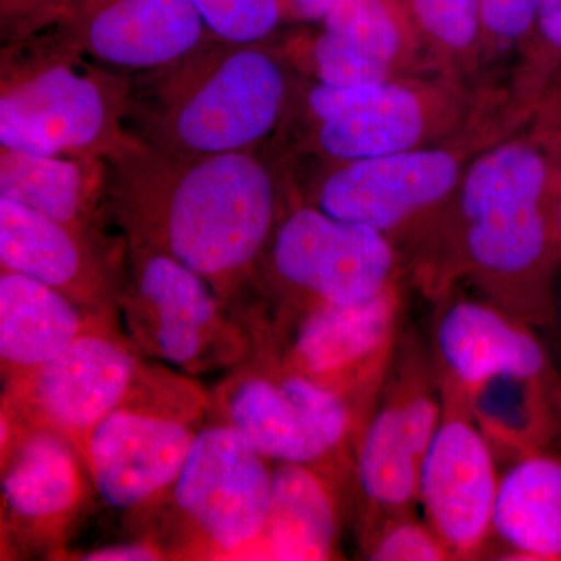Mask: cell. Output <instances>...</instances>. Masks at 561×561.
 I'll return each instance as SVG.
<instances>
[{
	"mask_svg": "<svg viewBox=\"0 0 561 561\" xmlns=\"http://www.w3.org/2000/svg\"><path fill=\"white\" fill-rule=\"evenodd\" d=\"M111 220L127 245L169 254L256 324L261 262L283 192L256 151L181 160L125 133L105 158Z\"/></svg>",
	"mask_w": 561,
	"mask_h": 561,
	"instance_id": "1",
	"label": "cell"
},
{
	"mask_svg": "<svg viewBox=\"0 0 561 561\" xmlns=\"http://www.w3.org/2000/svg\"><path fill=\"white\" fill-rule=\"evenodd\" d=\"M291 98L286 62L267 44L213 41L168 68L128 77L124 128L181 160L257 151Z\"/></svg>",
	"mask_w": 561,
	"mask_h": 561,
	"instance_id": "2",
	"label": "cell"
},
{
	"mask_svg": "<svg viewBox=\"0 0 561 561\" xmlns=\"http://www.w3.org/2000/svg\"><path fill=\"white\" fill-rule=\"evenodd\" d=\"M90 60L66 27L11 41L0 68V147L105 160L127 133L128 79Z\"/></svg>",
	"mask_w": 561,
	"mask_h": 561,
	"instance_id": "3",
	"label": "cell"
},
{
	"mask_svg": "<svg viewBox=\"0 0 561 561\" xmlns=\"http://www.w3.org/2000/svg\"><path fill=\"white\" fill-rule=\"evenodd\" d=\"M209 419L210 391L197 378L144 360L124 400L80 446L99 500L146 529Z\"/></svg>",
	"mask_w": 561,
	"mask_h": 561,
	"instance_id": "4",
	"label": "cell"
},
{
	"mask_svg": "<svg viewBox=\"0 0 561 561\" xmlns=\"http://www.w3.org/2000/svg\"><path fill=\"white\" fill-rule=\"evenodd\" d=\"M273 463L210 415L147 523L169 560H253L271 505Z\"/></svg>",
	"mask_w": 561,
	"mask_h": 561,
	"instance_id": "5",
	"label": "cell"
},
{
	"mask_svg": "<svg viewBox=\"0 0 561 561\" xmlns=\"http://www.w3.org/2000/svg\"><path fill=\"white\" fill-rule=\"evenodd\" d=\"M121 323L146 359L198 378L232 370L256 351V331L213 287L169 254L127 245Z\"/></svg>",
	"mask_w": 561,
	"mask_h": 561,
	"instance_id": "6",
	"label": "cell"
},
{
	"mask_svg": "<svg viewBox=\"0 0 561 561\" xmlns=\"http://www.w3.org/2000/svg\"><path fill=\"white\" fill-rule=\"evenodd\" d=\"M459 81L402 77L335 88L316 83L301 98L312 153L337 164L435 146L465 119Z\"/></svg>",
	"mask_w": 561,
	"mask_h": 561,
	"instance_id": "7",
	"label": "cell"
},
{
	"mask_svg": "<svg viewBox=\"0 0 561 561\" xmlns=\"http://www.w3.org/2000/svg\"><path fill=\"white\" fill-rule=\"evenodd\" d=\"M210 391V415L272 463L330 465L353 430L350 401L271 354L254 351Z\"/></svg>",
	"mask_w": 561,
	"mask_h": 561,
	"instance_id": "8",
	"label": "cell"
},
{
	"mask_svg": "<svg viewBox=\"0 0 561 561\" xmlns=\"http://www.w3.org/2000/svg\"><path fill=\"white\" fill-rule=\"evenodd\" d=\"M394 264L389 236L311 203L291 206L262 257V300L278 301V313L370 300L391 286Z\"/></svg>",
	"mask_w": 561,
	"mask_h": 561,
	"instance_id": "9",
	"label": "cell"
},
{
	"mask_svg": "<svg viewBox=\"0 0 561 561\" xmlns=\"http://www.w3.org/2000/svg\"><path fill=\"white\" fill-rule=\"evenodd\" d=\"M0 454L2 556H61L98 496L80 449L2 411Z\"/></svg>",
	"mask_w": 561,
	"mask_h": 561,
	"instance_id": "10",
	"label": "cell"
},
{
	"mask_svg": "<svg viewBox=\"0 0 561 561\" xmlns=\"http://www.w3.org/2000/svg\"><path fill=\"white\" fill-rule=\"evenodd\" d=\"M146 357L116 323L81 334L35 370L3 381L2 409L28 427L81 443L128 393Z\"/></svg>",
	"mask_w": 561,
	"mask_h": 561,
	"instance_id": "11",
	"label": "cell"
},
{
	"mask_svg": "<svg viewBox=\"0 0 561 561\" xmlns=\"http://www.w3.org/2000/svg\"><path fill=\"white\" fill-rule=\"evenodd\" d=\"M397 312V295L390 286L353 305L278 313L262 327L256 351L350 401L389 356Z\"/></svg>",
	"mask_w": 561,
	"mask_h": 561,
	"instance_id": "12",
	"label": "cell"
},
{
	"mask_svg": "<svg viewBox=\"0 0 561 561\" xmlns=\"http://www.w3.org/2000/svg\"><path fill=\"white\" fill-rule=\"evenodd\" d=\"M463 162V149L443 144L337 162L313 186L311 205L390 236L456 195Z\"/></svg>",
	"mask_w": 561,
	"mask_h": 561,
	"instance_id": "13",
	"label": "cell"
},
{
	"mask_svg": "<svg viewBox=\"0 0 561 561\" xmlns=\"http://www.w3.org/2000/svg\"><path fill=\"white\" fill-rule=\"evenodd\" d=\"M124 238H91L0 197V265L61 291L94 316L121 323ZM122 324V323H121Z\"/></svg>",
	"mask_w": 561,
	"mask_h": 561,
	"instance_id": "14",
	"label": "cell"
},
{
	"mask_svg": "<svg viewBox=\"0 0 561 561\" xmlns=\"http://www.w3.org/2000/svg\"><path fill=\"white\" fill-rule=\"evenodd\" d=\"M68 32L121 76L168 68L213 43L191 0H70Z\"/></svg>",
	"mask_w": 561,
	"mask_h": 561,
	"instance_id": "15",
	"label": "cell"
},
{
	"mask_svg": "<svg viewBox=\"0 0 561 561\" xmlns=\"http://www.w3.org/2000/svg\"><path fill=\"white\" fill-rule=\"evenodd\" d=\"M497 481L493 454L470 420H443L424 457L419 500L427 526L451 556H471L493 530Z\"/></svg>",
	"mask_w": 561,
	"mask_h": 561,
	"instance_id": "16",
	"label": "cell"
},
{
	"mask_svg": "<svg viewBox=\"0 0 561 561\" xmlns=\"http://www.w3.org/2000/svg\"><path fill=\"white\" fill-rule=\"evenodd\" d=\"M421 49L402 0H342L309 43L319 83L348 88L408 77Z\"/></svg>",
	"mask_w": 561,
	"mask_h": 561,
	"instance_id": "17",
	"label": "cell"
},
{
	"mask_svg": "<svg viewBox=\"0 0 561 561\" xmlns=\"http://www.w3.org/2000/svg\"><path fill=\"white\" fill-rule=\"evenodd\" d=\"M435 346L449 376L468 393L497 381L545 383V346L518 321L478 301H456L435 328Z\"/></svg>",
	"mask_w": 561,
	"mask_h": 561,
	"instance_id": "18",
	"label": "cell"
},
{
	"mask_svg": "<svg viewBox=\"0 0 561 561\" xmlns=\"http://www.w3.org/2000/svg\"><path fill=\"white\" fill-rule=\"evenodd\" d=\"M443 415L426 389L391 394L375 412L356 456L357 482L373 505L402 511L419 500L421 468Z\"/></svg>",
	"mask_w": 561,
	"mask_h": 561,
	"instance_id": "19",
	"label": "cell"
},
{
	"mask_svg": "<svg viewBox=\"0 0 561 561\" xmlns=\"http://www.w3.org/2000/svg\"><path fill=\"white\" fill-rule=\"evenodd\" d=\"M0 197L91 236L105 234L108 171L103 158L51 157L0 147Z\"/></svg>",
	"mask_w": 561,
	"mask_h": 561,
	"instance_id": "20",
	"label": "cell"
},
{
	"mask_svg": "<svg viewBox=\"0 0 561 561\" xmlns=\"http://www.w3.org/2000/svg\"><path fill=\"white\" fill-rule=\"evenodd\" d=\"M102 323L116 321L94 316L39 280L0 272L2 381L55 359L81 334Z\"/></svg>",
	"mask_w": 561,
	"mask_h": 561,
	"instance_id": "21",
	"label": "cell"
},
{
	"mask_svg": "<svg viewBox=\"0 0 561 561\" xmlns=\"http://www.w3.org/2000/svg\"><path fill=\"white\" fill-rule=\"evenodd\" d=\"M339 531L341 505L331 472L273 463L267 522L253 560H330Z\"/></svg>",
	"mask_w": 561,
	"mask_h": 561,
	"instance_id": "22",
	"label": "cell"
},
{
	"mask_svg": "<svg viewBox=\"0 0 561 561\" xmlns=\"http://www.w3.org/2000/svg\"><path fill=\"white\" fill-rule=\"evenodd\" d=\"M557 203L493 213L465 221L463 250L482 278L531 284L538 291L561 243Z\"/></svg>",
	"mask_w": 561,
	"mask_h": 561,
	"instance_id": "23",
	"label": "cell"
},
{
	"mask_svg": "<svg viewBox=\"0 0 561 561\" xmlns=\"http://www.w3.org/2000/svg\"><path fill=\"white\" fill-rule=\"evenodd\" d=\"M493 530L529 560L561 561V457L531 453L502 476Z\"/></svg>",
	"mask_w": 561,
	"mask_h": 561,
	"instance_id": "24",
	"label": "cell"
},
{
	"mask_svg": "<svg viewBox=\"0 0 561 561\" xmlns=\"http://www.w3.org/2000/svg\"><path fill=\"white\" fill-rule=\"evenodd\" d=\"M421 43L443 77L478 68L486 44L479 0H402Z\"/></svg>",
	"mask_w": 561,
	"mask_h": 561,
	"instance_id": "25",
	"label": "cell"
},
{
	"mask_svg": "<svg viewBox=\"0 0 561 561\" xmlns=\"http://www.w3.org/2000/svg\"><path fill=\"white\" fill-rule=\"evenodd\" d=\"M214 39L256 46L271 38L284 18L283 0H191Z\"/></svg>",
	"mask_w": 561,
	"mask_h": 561,
	"instance_id": "26",
	"label": "cell"
},
{
	"mask_svg": "<svg viewBox=\"0 0 561 561\" xmlns=\"http://www.w3.org/2000/svg\"><path fill=\"white\" fill-rule=\"evenodd\" d=\"M518 94L524 103H538L561 68V0H540L537 24L524 46Z\"/></svg>",
	"mask_w": 561,
	"mask_h": 561,
	"instance_id": "27",
	"label": "cell"
},
{
	"mask_svg": "<svg viewBox=\"0 0 561 561\" xmlns=\"http://www.w3.org/2000/svg\"><path fill=\"white\" fill-rule=\"evenodd\" d=\"M451 552L430 526L398 522L379 530L368 542L367 559L376 561H437Z\"/></svg>",
	"mask_w": 561,
	"mask_h": 561,
	"instance_id": "28",
	"label": "cell"
},
{
	"mask_svg": "<svg viewBox=\"0 0 561 561\" xmlns=\"http://www.w3.org/2000/svg\"><path fill=\"white\" fill-rule=\"evenodd\" d=\"M486 44L526 46L537 24L540 0H479Z\"/></svg>",
	"mask_w": 561,
	"mask_h": 561,
	"instance_id": "29",
	"label": "cell"
},
{
	"mask_svg": "<svg viewBox=\"0 0 561 561\" xmlns=\"http://www.w3.org/2000/svg\"><path fill=\"white\" fill-rule=\"evenodd\" d=\"M70 0H0L2 33L18 41L65 16Z\"/></svg>",
	"mask_w": 561,
	"mask_h": 561,
	"instance_id": "30",
	"label": "cell"
},
{
	"mask_svg": "<svg viewBox=\"0 0 561 561\" xmlns=\"http://www.w3.org/2000/svg\"><path fill=\"white\" fill-rule=\"evenodd\" d=\"M72 559L83 561H154L168 560V557L153 538L149 535H140L138 540L101 546V548L79 552Z\"/></svg>",
	"mask_w": 561,
	"mask_h": 561,
	"instance_id": "31",
	"label": "cell"
},
{
	"mask_svg": "<svg viewBox=\"0 0 561 561\" xmlns=\"http://www.w3.org/2000/svg\"><path fill=\"white\" fill-rule=\"evenodd\" d=\"M342 0H283L284 16L305 22H321Z\"/></svg>",
	"mask_w": 561,
	"mask_h": 561,
	"instance_id": "32",
	"label": "cell"
},
{
	"mask_svg": "<svg viewBox=\"0 0 561 561\" xmlns=\"http://www.w3.org/2000/svg\"><path fill=\"white\" fill-rule=\"evenodd\" d=\"M538 103H540L541 113L549 121L561 122V68Z\"/></svg>",
	"mask_w": 561,
	"mask_h": 561,
	"instance_id": "33",
	"label": "cell"
},
{
	"mask_svg": "<svg viewBox=\"0 0 561 561\" xmlns=\"http://www.w3.org/2000/svg\"><path fill=\"white\" fill-rule=\"evenodd\" d=\"M556 319H557V324H559V328L561 331V289H560L559 298H557Z\"/></svg>",
	"mask_w": 561,
	"mask_h": 561,
	"instance_id": "34",
	"label": "cell"
},
{
	"mask_svg": "<svg viewBox=\"0 0 561 561\" xmlns=\"http://www.w3.org/2000/svg\"><path fill=\"white\" fill-rule=\"evenodd\" d=\"M556 216H557V227H559V231H560V236H561V197L559 198V202H557Z\"/></svg>",
	"mask_w": 561,
	"mask_h": 561,
	"instance_id": "35",
	"label": "cell"
}]
</instances>
